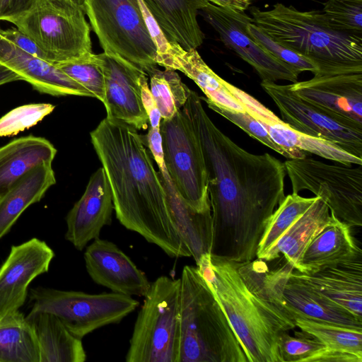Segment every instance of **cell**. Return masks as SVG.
<instances>
[{
    "label": "cell",
    "instance_id": "6da1fadb",
    "mask_svg": "<svg viewBox=\"0 0 362 362\" xmlns=\"http://www.w3.org/2000/svg\"><path fill=\"white\" fill-rule=\"evenodd\" d=\"M199 141L207 172L211 255L235 262L257 257L268 221L284 199L286 168L268 153H251L211 121L192 90L182 108Z\"/></svg>",
    "mask_w": 362,
    "mask_h": 362
},
{
    "label": "cell",
    "instance_id": "7a4b0ae2",
    "mask_svg": "<svg viewBox=\"0 0 362 362\" xmlns=\"http://www.w3.org/2000/svg\"><path fill=\"white\" fill-rule=\"evenodd\" d=\"M119 223L171 257L192 254L176 228L152 155L138 130L105 117L90 134Z\"/></svg>",
    "mask_w": 362,
    "mask_h": 362
},
{
    "label": "cell",
    "instance_id": "3957f363",
    "mask_svg": "<svg viewBox=\"0 0 362 362\" xmlns=\"http://www.w3.org/2000/svg\"><path fill=\"white\" fill-rule=\"evenodd\" d=\"M197 268L209 283L238 337L248 362H282L281 334L296 327L286 311L252 293L235 262L203 255Z\"/></svg>",
    "mask_w": 362,
    "mask_h": 362
},
{
    "label": "cell",
    "instance_id": "277c9868",
    "mask_svg": "<svg viewBox=\"0 0 362 362\" xmlns=\"http://www.w3.org/2000/svg\"><path fill=\"white\" fill-rule=\"evenodd\" d=\"M177 362H248L207 281L197 267L182 271Z\"/></svg>",
    "mask_w": 362,
    "mask_h": 362
},
{
    "label": "cell",
    "instance_id": "5b68a950",
    "mask_svg": "<svg viewBox=\"0 0 362 362\" xmlns=\"http://www.w3.org/2000/svg\"><path fill=\"white\" fill-rule=\"evenodd\" d=\"M255 25L274 41L313 61L320 71L362 66V35L331 28L320 11H300L277 3L250 6Z\"/></svg>",
    "mask_w": 362,
    "mask_h": 362
},
{
    "label": "cell",
    "instance_id": "8992f818",
    "mask_svg": "<svg viewBox=\"0 0 362 362\" xmlns=\"http://www.w3.org/2000/svg\"><path fill=\"white\" fill-rule=\"evenodd\" d=\"M180 280L160 276L151 283L138 313L127 362H177Z\"/></svg>",
    "mask_w": 362,
    "mask_h": 362
},
{
    "label": "cell",
    "instance_id": "52a82bcc",
    "mask_svg": "<svg viewBox=\"0 0 362 362\" xmlns=\"http://www.w3.org/2000/svg\"><path fill=\"white\" fill-rule=\"evenodd\" d=\"M84 10L103 52L125 59L149 76L156 48L139 0H85Z\"/></svg>",
    "mask_w": 362,
    "mask_h": 362
},
{
    "label": "cell",
    "instance_id": "ba28073f",
    "mask_svg": "<svg viewBox=\"0 0 362 362\" xmlns=\"http://www.w3.org/2000/svg\"><path fill=\"white\" fill-rule=\"evenodd\" d=\"M10 23L28 35L52 64L92 52L85 10L66 0H37Z\"/></svg>",
    "mask_w": 362,
    "mask_h": 362
},
{
    "label": "cell",
    "instance_id": "9c48e42d",
    "mask_svg": "<svg viewBox=\"0 0 362 362\" xmlns=\"http://www.w3.org/2000/svg\"><path fill=\"white\" fill-rule=\"evenodd\" d=\"M293 193L309 190L349 226H362V165H330L306 156L284 163Z\"/></svg>",
    "mask_w": 362,
    "mask_h": 362
},
{
    "label": "cell",
    "instance_id": "30bf717a",
    "mask_svg": "<svg viewBox=\"0 0 362 362\" xmlns=\"http://www.w3.org/2000/svg\"><path fill=\"white\" fill-rule=\"evenodd\" d=\"M30 298L32 310L54 315L81 339L102 327L119 323L139 305L132 296L114 292L90 294L41 286L30 289Z\"/></svg>",
    "mask_w": 362,
    "mask_h": 362
},
{
    "label": "cell",
    "instance_id": "8fae6325",
    "mask_svg": "<svg viewBox=\"0 0 362 362\" xmlns=\"http://www.w3.org/2000/svg\"><path fill=\"white\" fill-rule=\"evenodd\" d=\"M160 132L164 163L175 189L197 211L211 210L202 149L182 110L162 119Z\"/></svg>",
    "mask_w": 362,
    "mask_h": 362
},
{
    "label": "cell",
    "instance_id": "7c38bea8",
    "mask_svg": "<svg viewBox=\"0 0 362 362\" xmlns=\"http://www.w3.org/2000/svg\"><path fill=\"white\" fill-rule=\"evenodd\" d=\"M313 74L311 79L288 84L289 89L334 119L362 129V66Z\"/></svg>",
    "mask_w": 362,
    "mask_h": 362
},
{
    "label": "cell",
    "instance_id": "4fadbf2b",
    "mask_svg": "<svg viewBox=\"0 0 362 362\" xmlns=\"http://www.w3.org/2000/svg\"><path fill=\"white\" fill-rule=\"evenodd\" d=\"M265 93L278 107L282 120L295 130L327 140L362 158V129L343 124L306 103L288 85L262 81Z\"/></svg>",
    "mask_w": 362,
    "mask_h": 362
},
{
    "label": "cell",
    "instance_id": "5bb4252c",
    "mask_svg": "<svg viewBox=\"0 0 362 362\" xmlns=\"http://www.w3.org/2000/svg\"><path fill=\"white\" fill-rule=\"evenodd\" d=\"M204 19L216 30L222 42L250 64L262 81H298L299 72L266 52L249 35L247 25L252 18L211 2L203 8Z\"/></svg>",
    "mask_w": 362,
    "mask_h": 362
},
{
    "label": "cell",
    "instance_id": "9a60e30c",
    "mask_svg": "<svg viewBox=\"0 0 362 362\" xmlns=\"http://www.w3.org/2000/svg\"><path fill=\"white\" fill-rule=\"evenodd\" d=\"M16 81H26L38 92L54 96L92 97L54 64L30 54L9 41L0 28V86Z\"/></svg>",
    "mask_w": 362,
    "mask_h": 362
},
{
    "label": "cell",
    "instance_id": "2e32d148",
    "mask_svg": "<svg viewBox=\"0 0 362 362\" xmlns=\"http://www.w3.org/2000/svg\"><path fill=\"white\" fill-rule=\"evenodd\" d=\"M104 74V100L107 116L138 131L146 129L148 117L141 100V77L146 74L122 58L101 53ZM147 75V74H146Z\"/></svg>",
    "mask_w": 362,
    "mask_h": 362
},
{
    "label": "cell",
    "instance_id": "e0dca14e",
    "mask_svg": "<svg viewBox=\"0 0 362 362\" xmlns=\"http://www.w3.org/2000/svg\"><path fill=\"white\" fill-rule=\"evenodd\" d=\"M54 257L52 249L36 238L11 247L0 267V318L24 304L30 282L48 271Z\"/></svg>",
    "mask_w": 362,
    "mask_h": 362
},
{
    "label": "cell",
    "instance_id": "ac0fdd59",
    "mask_svg": "<svg viewBox=\"0 0 362 362\" xmlns=\"http://www.w3.org/2000/svg\"><path fill=\"white\" fill-rule=\"evenodd\" d=\"M83 257L87 272L97 284L129 296L147 293L151 283L146 274L112 242L94 239Z\"/></svg>",
    "mask_w": 362,
    "mask_h": 362
},
{
    "label": "cell",
    "instance_id": "d6986e66",
    "mask_svg": "<svg viewBox=\"0 0 362 362\" xmlns=\"http://www.w3.org/2000/svg\"><path fill=\"white\" fill-rule=\"evenodd\" d=\"M113 210L110 186L101 167L91 175L84 193L66 215V240L83 250L99 238L105 226L111 224Z\"/></svg>",
    "mask_w": 362,
    "mask_h": 362
},
{
    "label": "cell",
    "instance_id": "ffe728a7",
    "mask_svg": "<svg viewBox=\"0 0 362 362\" xmlns=\"http://www.w3.org/2000/svg\"><path fill=\"white\" fill-rule=\"evenodd\" d=\"M291 272L281 291V308L293 318L301 317L362 329V318L319 293Z\"/></svg>",
    "mask_w": 362,
    "mask_h": 362
},
{
    "label": "cell",
    "instance_id": "44dd1931",
    "mask_svg": "<svg viewBox=\"0 0 362 362\" xmlns=\"http://www.w3.org/2000/svg\"><path fill=\"white\" fill-rule=\"evenodd\" d=\"M361 257L312 274L293 269L291 274L313 288L362 318Z\"/></svg>",
    "mask_w": 362,
    "mask_h": 362
},
{
    "label": "cell",
    "instance_id": "7402d4cb",
    "mask_svg": "<svg viewBox=\"0 0 362 362\" xmlns=\"http://www.w3.org/2000/svg\"><path fill=\"white\" fill-rule=\"evenodd\" d=\"M253 117L266 127L272 141L283 148L290 158H304L308 152L345 165H362V158L327 140L295 130L266 107Z\"/></svg>",
    "mask_w": 362,
    "mask_h": 362
},
{
    "label": "cell",
    "instance_id": "603a6c76",
    "mask_svg": "<svg viewBox=\"0 0 362 362\" xmlns=\"http://www.w3.org/2000/svg\"><path fill=\"white\" fill-rule=\"evenodd\" d=\"M168 40L186 50L202 45L204 34L197 15L209 0H142Z\"/></svg>",
    "mask_w": 362,
    "mask_h": 362
},
{
    "label": "cell",
    "instance_id": "cb8c5ba5",
    "mask_svg": "<svg viewBox=\"0 0 362 362\" xmlns=\"http://www.w3.org/2000/svg\"><path fill=\"white\" fill-rule=\"evenodd\" d=\"M331 214L329 222L305 250L297 270L299 272L312 274L361 257L351 226Z\"/></svg>",
    "mask_w": 362,
    "mask_h": 362
},
{
    "label": "cell",
    "instance_id": "d4e9b609",
    "mask_svg": "<svg viewBox=\"0 0 362 362\" xmlns=\"http://www.w3.org/2000/svg\"><path fill=\"white\" fill-rule=\"evenodd\" d=\"M172 220L196 263L211 254L213 238L211 210L199 212L189 206L175 189L167 169L159 170Z\"/></svg>",
    "mask_w": 362,
    "mask_h": 362
},
{
    "label": "cell",
    "instance_id": "484cf974",
    "mask_svg": "<svg viewBox=\"0 0 362 362\" xmlns=\"http://www.w3.org/2000/svg\"><path fill=\"white\" fill-rule=\"evenodd\" d=\"M163 68L180 71L192 79L206 95L205 98H202L207 105L245 111L241 103L226 87V81L205 63L197 49L186 50L179 44L172 42L170 57Z\"/></svg>",
    "mask_w": 362,
    "mask_h": 362
},
{
    "label": "cell",
    "instance_id": "4316f807",
    "mask_svg": "<svg viewBox=\"0 0 362 362\" xmlns=\"http://www.w3.org/2000/svg\"><path fill=\"white\" fill-rule=\"evenodd\" d=\"M331 216L326 202L320 197L316 196L310 206L260 259L273 261L282 254L294 269L298 270L308 246L327 225Z\"/></svg>",
    "mask_w": 362,
    "mask_h": 362
},
{
    "label": "cell",
    "instance_id": "83f0119b",
    "mask_svg": "<svg viewBox=\"0 0 362 362\" xmlns=\"http://www.w3.org/2000/svg\"><path fill=\"white\" fill-rule=\"evenodd\" d=\"M25 318L37 341L40 362L86 361L81 339L73 335L54 315L31 310Z\"/></svg>",
    "mask_w": 362,
    "mask_h": 362
},
{
    "label": "cell",
    "instance_id": "f1b7e54d",
    "mask_svg": "<svg viewBox=\"0 0 362 362\" xmlns=\"http://www.w3.org/2000/svg\"><path fill=\"white\" fill-rule=\"evenodd\" d=\"M52 163L42 162L33 168L0 197V239L8 233L21 214L40 202L56 183Z\"/></svg>",
    "mask_w": 362,
    "mask_h": 362
},
{
    "label": "cell",
    "instance_id": "f546056e",
    "mask_svg": "<svg viewBox=\"0 0 362 362\" xmlns=\"http://www.w3.org/2000/svg\"><path fill=\"white\" fill-rule=\"evenodd\" d=\"M57 152L49 141L33 135L0 147V197L33 168L42 162L52 163Z\"/></svg>",
    "mask_w": 362,
    "mask_h": 362
},
{
    "label": "cell",
    "instance_id": "4dcf8cb0",
    "mask_svg": "<svg viewBox=\"0 0 362 362\" xmlns=\"http://www.w3.org/2000/svg\"><path fill=\"white\" fill-rule=\"evenodd\" d=\"M34 332L23 313L11 312L0 318V362H40Z\"/></svg>",
    "mask_w": 362,
    "mask_h": 362
},
{
    "label": "cell",
    "instance_id": "1f68e13d",
    "mask_svg": "<svg viewBox=\"0 0 362 362\" xmlns=\"http://www.w3.org/2000/svg\"><path fill=\"white\" fill-rule=\"evenodd\" d=\"M235 265L241 278L252 293L281 308V291L294 269L286 260L283 266L274 270L269 269L266 260L259 258L235 262Z\"/></svg>",
    "mask_w": 362,
    "mask_h": 362
},
{
    "label": "cell",
    "instance_id": "d6a6232c",
    "mask_svg": "<svg viewBox=\"0 0 362 362\" xmlns=\"http://www.w3.org/2000/svg\"><path fill=\"white\" fill-rule=\"evenodd\" d=\"M296 327L327 348L362 358V329H354L301 317L293 318Z\"/></svg>",
    "mask_w": 362,
    "mask_h": 362
},
{
    "label": "cell",
    "instance_id": "836d02e7",
    "mask_svg": "<svg viewBox=\"0 0 362 362\" xmlns=\"http://www.w3.org/2000/svg\"><path fill=\"white\" fill-rule=\"evenodd\" d=\"M150 90L163 119H170L186 103L192 90L176 71L157 68L149 75Z\"/></svg>",
    "mask_w": 362,
    "mask_h": 362
},
{
    "label": "cell",
    "instance_id": "e575fe53",
    "mask_svg": "<svg viewBox=\"0 0 362 362\" xmlns=\"http://www.w3.org/2000/svg\"><path fill=\"white\" fill-rule=\"evenodd\" d=\"M316 199L292 193L284 199L270 216L259 243L257 258L272 247L286 230L310 206Z\"/></svg>",
    "mask_w": 362,
    "mask_h": 362
},
{
    "label": "cell",
    "instance_id": "d590c367",
    "mask_svg": "<svg viewBox=\"0 0 362 362\" xmlns=\"http://www.w3.org/2000/svg\"><path fill=\"white\" fill-rule=\"evenodd\" d=\"M72 80L86 88L92 95L104 100V74L101 53L86 52L79 57L54 64Z\"/></svg>",
    "mask_w": 362,
    "mask_h": 362
},
{
    "label": "cell",
    "instance_id": "8d00e7d4",
    "mask_svg": "<svg viewBox=\"0 0 362 362\" xmlns=\"http://www.w3.org/2000/svg\"><path fill=\"white\" fill-rule=\"evenodd\" d=\"M295 333L296 337H293L286 332L279 337V351L282 362H321L329 348L303 332Z\"/></svg>",
    "mask_w": 362,
    "mask_h": 362
},
{
    "label": "cell",
    "instance_id": "74e56055",
    "mask_svg": "<svg viewBox=\"0 0 362 362\" xmlns=\"http://www.w3.org/2000/svg\"><path fill=\"white\" fill-rule=\"evenodd\" d=\"M322 12L333 30L362 35V0H327Z\"/></svg>",
    "mask_w": 362,
    "mask_h": 362
},
{
    "label": "cell",
    "instance_id": "f35d334b",
    "mask_svg": "<svg viewBox=\"0 0 362 362\" xmlns=\"http://www.w3.org/2000/svg\"><path fill=\"white\" fill-rule=\"evenodd\" d=\"M247 31L266 52L291 66L299 73L309 71L314 74L319 70L318 66L311 59L272 39L254 24L252 19L247 25Z\"/></svg>",
    "mask_w": 362,
    "mask_h": 362
},
{
    "label": "cell",
    "instance_id": "ab89813d",
    "mask_svg": "<svg viewBox=\"0 0 362 362\" xmlns=\"http://www.w3.org/2000/svg\"><path fill=\"white\" fill-rule=\"evenodd\" d=\"M55 108L50 103H32L17 107L0 118V137L13 136L42 120Z\"/></svg>",
    "mask_w": 362,
    "mask_h": 362
},
{
    "label": "cell",
    "instance_id": "60d3db41",
    "mask_svg": "<svg viewBox=\"0 0 362 362\" xmlns=\"http://www.w3.org/2000/svg\"><path fill=\"white\" fill-rule=\"evenodd\" d=\"M207 105L210 109L242 129L252 138L290 159L289 155L272 141L266 127L246 111H235L212 104Z\"/></svg>",
    "mask_w": 362,
    "mask_h": 362
},
{
    "label": "cell",
    "instance_id": "b9f144b4",
    "mask_svg": "<svg viewBox=\"0 0 362 362\" xmlns=\"http://www.w3.org/2000/svg\"><path fill=\"white\" fill-rule=\"evenodd\" d=\"M139 2L147 29L156 48L157 65L163 67L170 59L172 52V42L168 40L143 1L139 0Z\"/></svg>",
    "mask_w": 362,
    "mask_h": 362
},
{
    "label": "cell",
    "instance_id": "7bdbcfd3",
    "mask_svg": "<svg viewBox=\"0 0 362 362\" xmlns=\"http://www.w3.org/2000/svg\"><path fill=\"white\" fill-rule=\"evenodd\" d=\"M4 34L9 41L21 49L30 54L49 62L47 56L38 45L28 35L17 28H10L4 30Z\"/></svg>",
    "mask_w": 362,
    "mask_h": 362
},
{
    "label": "cell",
    "instance_id": "ee69618b",
    "mask_svg": "<svg viewBox=\"0 0 362 362\" xmlns=\"http://www.w3.org/2000/svg\"><path fill=\"white\" fill-rule=\"evenodd\" d=\"M140 84L141 100L148 117L150 127L159 128L162 119L161 115L151 93L146 74L141 77Z\"/></svg>",
    "mask_w": 362,
    "mask_h": 362
},
{
    "label": "cell",
    "instance_id": "f6af8a7d",
    "mask_svg": "<svg viewBox=\"0 0 362 362\" xmlns=\"http://www.w3.org/2000/svg\"><path fill=\"white\" fill-rule=\"evenodd\" d=\"M37 0H0V21L10 22L29 11Z\"/></svg>",
    "mask_w": 362,
    "mask_h": 362
},
{
    "label": "cell",
    "instance_id": "bcb514c9",
    "mask_svg": "<svg viewBox=\"0 0 362 362\" xmlns=\"http://www.w3.org/2000/svg\"><path fill=\"white\" fill-rule=\"evenodd\" d=\"M144 139L146 145L148 146L159 170L165 169L160 127L153 128L149 127L148 133L144 137Z\"/></svg>",
    "mask_w": 362,
    "mask_h": 362
},
{
    "label": "cell",
    "instance_id": "7dc6e473",
    "mask_svg": "<svg viewBox=\"0 0 362 362\" xmlns=\"http://www.w3.org/2000/svg\"><path fill=\"white\" fill-rule=\"evenodd\" d=\"M217 6L235 11H245L251 5L250 0H209Z\"/></svg>",
    "mask_w": 362,
    "mask_h": 362
},
{
    "label": "cell",
    "instance_id": "c3c4849f",
    "mask_svg": "<svg viewBox=\"0 0 362 362\" xmlns=\"http://www.w3.org/2000/svg\"><path fill=\"white\" fill-rule=\"evenodd\" d=\"M68 1H70L78 6H81L83 8H84V1L85 0H66Z\"/></svg>",
    "mask_w": 362,
    "mask_h": 362
}]
</instances>
